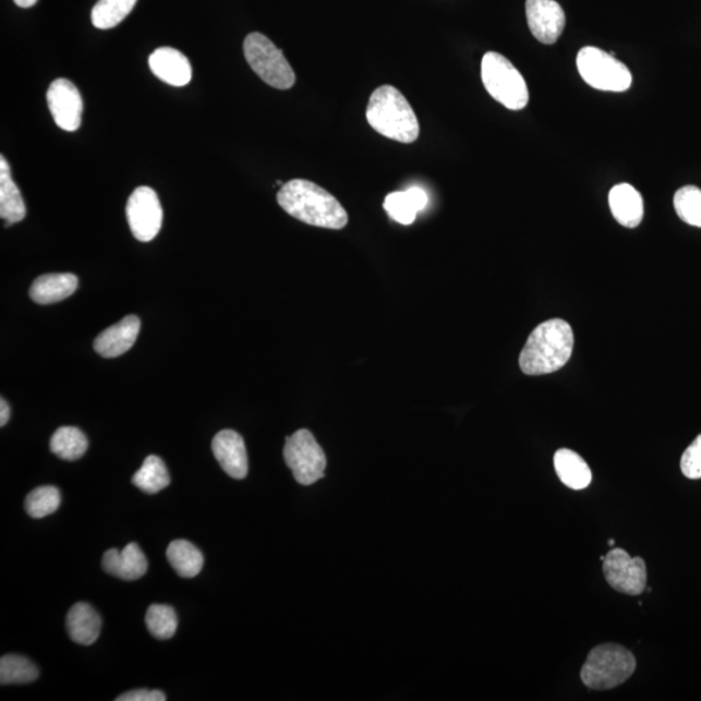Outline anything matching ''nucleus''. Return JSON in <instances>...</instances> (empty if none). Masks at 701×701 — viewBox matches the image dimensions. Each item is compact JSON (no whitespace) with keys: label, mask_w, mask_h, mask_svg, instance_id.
Instances as JSON below:
<instances>
[{"label":"nucleus","mask_w":701,"mask_h":701,"mask_svg":"<svg viewBox=\"0 0 701 701\" xmlns=\"http://www.w3.org/2000/svg\"><path fill=\"white\" fill-rule=\"evenodd\" d=\"M277 202L286 214L312 227L340 230L349 223V215L337 197L309 180L286 182Z\"/></svg>","instance_id":"nucleus-1"},{"label":"nucleus","mask_w":701,"mask_h":701,"mask_svg":"<svg viewBox=\"0 0 701 701\" xmlns=\"http://www.w3.org/2000/svg\"><path fill=\"white\" fill-rule=\"evenodd\" d=\"M575 335L561 318H551L533 330L520 355L521 371L528 376H542L561 370L573 353Z\"/></svg>","instance_id":"nucleus-2"},{"label":"nucleus","mask_w":701,"mask_h":701,"mask_svg":"<svg viewBox=\"0 0 701 701\" xmlns=\"http://www.w3.org/2000/svg\"><path fill=\"white\" fill-rule=\"evenodd\" d=\"M366 120L384 137L400 143H413L420 135L416 113L398 88L384 85L376 88L366 107Z\"/></svg>","instance_id":"nucleus-3"},{"label":"nucleus","mask_w":701,"mask_h":701,"mask_svg":"<svg viewBox=\"0 0 701 701\" xmlns=\"http://www.w3.org/2000/svg\"><path fill=\"white\" fill-rule=\"evenodd\" d=\"M636 669V657L628 649L604 643L590 651L582 666L581 679L591 690H611L626 682Z\"/></svg>","instance_id":"nucleus-4"},{"label":"nucleus","mask_w":701,"mask_h":701,"mask_svg":"<svg viewBox=\"0 0 701 701\" xmlns=\"http://www.w3.org/2000/svg\"><path fill=\"white\" fill-rule=\"evenodd\" d=\"M482 83L490 95L510 111L523 110L529 104V88L525 78L498 52L485 53L481 65Z\"/></svg>","instance_id":"nucleus-5"},{"label":"nucleus","mask_w":701,"mask_h":701,"mask_svg":"<svg viewBox=\"0 0 701 701\" xmlns=\"http://www.w3.org/2000/svg\"><path fill=\"white\" fill-rule=\"evenodd\" d=\"M244 57L247 63L265 84L289 90L295 85L297 76L294 70L285 58L283 52L262 33H251L244 39Z\"/></svg>","instance_id":"nucleus-6"},{"label":"nucleus","mask_w":701,"mask_h":701,"mask_svg":"<svg viewBox=\"0 0 701 701\" xmlns=\"http://www.w3.org/2000/svg\"><path fill=\"white\" fill-rule=\"evenodd\" d=\"M577 68L584 83L596 90L624 93L632 84L629 68L597 47H583L577 56Z\"/></svg>","instance_id":"nucleus-7"},{"label":"nucleus","mask_w":701,"mask_h":701,"mask_svg":"<svg viewBox=\"0 0 701 701\" xmlns=\"http://www.w3.org/2000/svg\"><path fill=\"white\" fill-rule=\"evenodd\" d=\"M283 459L295 481L303 486L313 485L324 479L328 464L324 449L307 428H301L286 438Z\"/></svg>","instance_id":"nucleus-8"},{"label":"nucleus","mask_w":701,"mask_h":701,"mask_svg":"<svg viewBox=\"0 0 701 701\" xmlns=\"http://www.w3.org/2000/svg\"><path fill=\"white\" fill-rule=\"evenodd\" d=\"M605 580L623 594L641 595L646 584V568L642 557H631L625 549L614 548L603 560Z\"/></svg>","instance_id":"nucleus-9"},{"label":"nucleus","mask_w":701,"mask_h":701,"mask_svg":"<svg viewBox=\"0 0 701 701\" xmlns=\"http://www.w3.org/2000/svg\"><path fill=\"white\" fill-rule=\"evenodd\" d=\"M126 217L135 240L152 242L162 225V208L155 190L135 189L126 204Z\"/></svg>","instance_id":"nucleus-10"},{"label":"nucleus","mask_w":701,"mask_h":701,"mask_svg":"<svg viewBox=\"0 0 701 701\" xmlns=\"http://www.w3.org/2000/svg\"><path fill=\"white\" fill-rule=\"evenodd\" d=\"M47 104L56 124L65 132H76L83 119L84 104L78 88L67 78H58L47 92Z\"/></svg>","instance_id":"nucleus-11"},{"label":"nucleus","mask_w":701,"mask_h":701,"mask_svg":"<svg viewBox=\"0 0 701 701\" xmlns=\"http://www.w3.org/2000/svg\"><path fill=\"white\" fill-rule=\"evenodd\" d=\"M530 32L544 45H554L565 28V12L556 0H527Z\"/></svg>","instance_id":"nucleus-12"},{"label":"nucleus","mask_w":701,"mask_h":701,"mask_svg":"<svg viewBox=\"0 0 701 701\" xmlns=\"http://www.w3.org/2000/svg\"><path fill=\"white\" fill-rule=\"evenodd\" d=\"M213 451L222 471L234 480H243L249 473L246 445L234 431H221L213 440Z\"/></svg>","instance_id":"nucleus-13"},{"label":"nucleus","mask_w":701,"mask_h":701,"mask_svg":"<svg viewBox=\"0 0 701 701\" xmlns=\"http://www.w3.org/2000/svg\"><path fill=\"white\" fill-rule=\"evenodd\" d=\"M149 70L162 83L170 86H186L193 78V68L189 59L172 47H160L148 59Z\"/></svg>","instance_id":"nucleus-14"},{"label":"nucleus","mask_w":701,"mask_h":701,"mask_svg":"<svg viewBox=\"0 0 701 701\" xmlns=\"http://www.w3.org/2000/svg\"><path fill=\"white\" fill-rule=\"evenodd\" d=\"M141 330V319L137 316H126L120 323L106 329L95 339L94 350L100 356L113 359L132 349Z\"/></svg>","instance_id":"nucleus-15"},{"label":"nucleus","mask_w":701,"mask_h":701,"mask_svg":"<svg viewBox=\"0 0 701 701\" xmlns=\"http://www.w3.org/2000/svg\"><path fill=\"white\" fill-rule=\"evenodd\" d=\"M106 573L124 581H137L146 575L148 561L137 543H129L122 549H108L101 560Z\"/></svg>","instance_id":"nucleus-16"},{"label":"nucleus","mask_w":701,"mask_h":701,"mask_svg":"<svg viewBox=\"0 0 701 701\" xmlns=\"http://www.w3.org/2000/svg\"><path fill=\"white\" fill-rule=\"evenodd\" d=\"M609 207L617 222L625 228H637L643 220V197L629 183H619L611 190Z\"/></svg>","instance_id":"nucleus-17"},{"label":"nucleus","mask_w":701,"mask_h":701,"mask_svg":"<svg viewBox=\"0 0 701 701\" xmlns=\"http://www.w3.org/2000/svg\"><path fill=\"white\" fill-rule=\"evenodd\" d=\"M101 619L90 604H74L67 616V630L72 641L77 644L92 645L100 634Z\"/></svg>","instance_id":"nucleus-18"},{"label":"nucleus","mask_w":701,"mask_h":701,"mask_svg":"<svg viewBox=\"0 0 701 701\" xmlns=\"http://www.w3.org/2000/svg\"><path fill=\"white\" fill-rule=\"evenodd\" d=\"M78 288V278L72 274H52L37 278L29 295L38 304H52L64 301Z\"/></svg>","instance_id":"nucleus-19"},{"label":"nucleus","mask_w":701,"mask_h":701,"mask_svg":"<svg viewBox=\"0 0 701 701\" xmlns=\"http://www.w3.org/2000/svg\"><path fill=\"white\" fill-rule=\"evenodd\" d=\"M0 216L7 228L23 221L26 216L25 202L15 181L12 180L11 168L4 156L0 158Z\"/></svg>","instance_id":"nucleus-20"},{"label":"nucleus","mask_w":701,"mask_h":701,"mask_svg":"<svg viewBox=\"0 0 701 701\" xmlns=\"http://www.w3.org/2000/svg\"><path fill=\"white\" fill-rule=\"evenodd\" d=\"M427 204V195L421 188H411L406 192H395L385 197L384 208L390 219L401 225H411L416 220L420 210Z\"/></svg>","instance_id":"nucleus-21"},{"label":"nucleus","mask_w":701,"mask_h":701,"mask_svg":"<svg viewBox=\"0 0 701 701\" xmlns=\"http://www.w3.org/2000/svg\"><path fill=\"white\" fill-rule=\"evenodd\" d=\"M555 471L565 486L573 490L587 488L592 481L588 462L571 449L563 448L555 454Z\"/></svg>","instance_id":"nucleus-22"},{"label":"nucleus","mask_w":701,"mask_h":701,"mask_svg":"<svg viewBox=\"0 0 701 701\" xmlns=\"http://www.w3.org/2000/svg\"><path fill=\"white\" fill-rule=\"evenodd\" d=\"M167 559L170 567L182 578L196 577L201 573L204 565V557L200 548L183 540H177L169 544Z\"/></svg>","instance_id":"nucleus-23"},{"label":"nucleus","mask_w":701,"mask_h":701,"mask_svg":"<svg viewBox=\"0 0 701 701\" xmlns=\"http://www.w3.org/2000/svg\"><path fill=\"white\" fill-rule=\"evenodd\" d=\"M88 448L86 435L78 427L63 426L53 433L50 449L58 458L74 461L83 458Z\"/></svg>","instance_id":"nucleus-24"},{"label":"nucleus","mask_w":701,"mask_h":701,"mask_svg":"<svg viewBox=\"0 0 701 701\" xmlns=\"http://www.w3.org/2000/svg\"><path fill=\"white\" fill-rule=\"evenodd\" d=\"M132 482L143 493L158 494L169 486L170 475L165 461L158 456L149 455L140 471L133 475Z\"/></svg>","instance_id":"nucleus-25"},{"label":"nucleus","mask_w":701,"mask_h":701,"mask_svg":"<svg viewBox=\"0 0 701 701\" xmlns=\"http://www.w3.org/2000/svg\"><path fill=\"white\" fill-rule=\"evenodd\" d=\"M135 3L137 0H99L92 11V23L101 31L112 29L124 22Z\"/></svg>","instance_id":"nucleus-26"},{"label":"nucleus","mask_w":701,"mask_h":701,"mask_svg":"<svg viewBox=\"0 0 701 701\" xmlns=\"http://www.w3.org/2000/svg\"><path fill=\"white\" fill-rule=\"evenodd\" d=\"M38 669L29 658L5 655L0 658V682L2 685L32 684L38 678Z\"/></svg>","instance_id":"nucleus-27"},{"label":"nucleus","mask_w":701,"mask_h":701,"mask_svg":"<svg viewBox=\"0 0 701 701\" xmlns=\"http://www.w3.org/2000/svg\"><path fill=\"white\" fill-rule=\"evenodd\" d=\"M61 495L56 486H40L34 488L26 496L25 509L32 519H44V517L56 513L60 507Z\"/></svg>","instance_id":"nucleus-28"},{"label":"nucleus","mask_w":701,"mask_h":701,"mask_svg":"<svg viewBox=\"0 0 701 701\" xmlns=\"http://www.w3.org/2000/svg\"><path fill=\"white\" fill-rule=\"evenodd\" d=\"M146 625L149 632L155 638L166 639L172 638L176 634L177 626H179V617L176 611L169 605L153 604L147 609Z\"/></svg>","instance_id":"nucleus-29"},{"label":"nucleus","mask_w":701,"mask_h":701,"mask_svg":"<svg viewBox=\"0 0 701 701\" xmlns=\"http://www.w3.org/2000/svg\"><path fill=\"white\" fill-rule=\"evenodd\" d=\"M674 208L679 219L691 227L701 228V190L697 186H685L674 195Z\"/></svg>","instance_id":"nucleus-30"},{"label":"nucleus","mask_w":701,"mask_h":701,"mask_svg":"<svg viewBox=\"0 0 701 701\" xmlns=\"http://www.w3.org/2000/svg\"><path fill=\"white\" fill-rule=\"evenodd\" d=\"M680 471L686 479H701V434L684 452L680 459Z\"/></svg>","instance_id":"nucleus-31"},{"label":"nucleus","mask_w":701,"mask_h":701,"mask_svg":"<svg viewBox=\"0 0 701 701\" xmlns=\"http://www.w3.org/2000/svg\"><path fill=\"white\" fill-rule=\"evenodd\" d=\"M118 701H166V693L159 690H134L122 693Z\"/></svg>","instance_id":"nucleus-32"},{"label":"nucleus","mask_w":701,"mask_h":701,"mask_svg":"<svg viewBox=\"0 0 701 701\" xmlns=\"http://www.w3.org/2000/svg\"><path fill=\"white\" fill-rule=\"evenodd\" d=\"M11 416L9 403L4 399L0 400V426H5Z\"/></svg>","instance_id":"nucleus-33"},{"label":"nucleus","mask_w":701,"mask_h":701,"mask_svg":"<svg viewBox=\"0 0 701 701\" xmlns=\"http://www.w3.org/2000/svg\"><path fill=\"white\" fill-rule=\"evenodd\" d=\"M16 5L22 7V9H31V7L36 5L38 0H13Z\"/></svg>","instance_id":"nucleus-34"},{"label":"nucleus","mask_w":701,"mask_h":701,"mask_svg":"<svg viewBox=\"0 0 701 701\" xmlns=\"http://www.w3.org/2000/svg\"><path fill=\"white\" fill-rule=\"evenodd\" d=\"M608 544H609V546L614 547V546H615V541H614V540H611V541L608 542Z\"/></svg>","instance_id":"nucleus-35"}]
</instances>
